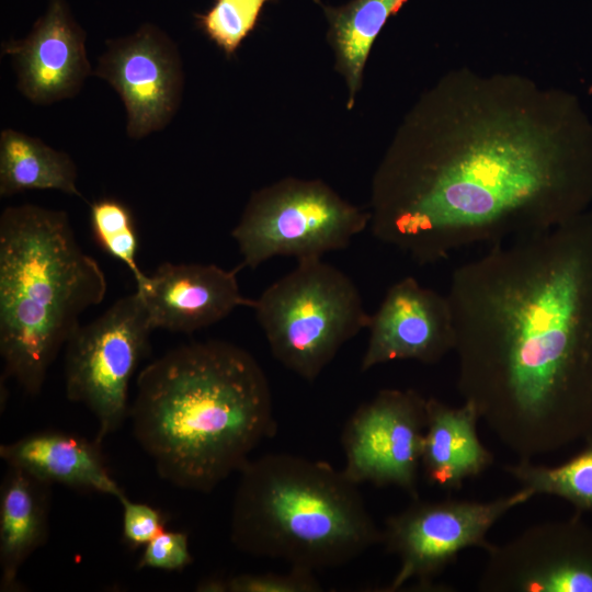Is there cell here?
<instances>
[{"instance_id": "obj_8", "label": "cell", "mask_w": 592, "mask_h": 592, "mask_svg": "<svg viewBox=\"0 0 592 592\" xmlns=\"http://www.w3.org/2000/svg\"><path fill=\"white\" fill-rule=\"evenodd\" d=\"M152 330L135 292L80 325L65 345L66 397L95 417L100 444L129 415V382L149 353Z\"/></svg>"}, {"instance_id": "obj_11", "label": "cell", "mask_w": 592, "mask_h": 592, "mask_svg": "<svg viewBox=\"0 0 592 592\" xmlns=\"http://www.w3.org/2000/svg\"><path fill=\"white\" fill-rule=\"evenodd\" d=\"M481 592H592V528L578 516L532 525L491 544Z\"/></svg>"}, {"instance_id": "obj_20", "label": "cell", "mask_w": 592, "mask_h": 592, "mask_svg": "<svg viewBox=\"0 0 592 592\" xmlns=\"http://www.w3.org/2000/svg\"><path fill=\"white\" fill-rule=\"evenodd\" d=\"M57 190L81 196L71 158L41 139L8 128L0 135V195Z\"/></svg>"}, {"instance_id": "obj_26", "label": "cell", "mask_w": 592, "mask_h": 592, "mask_svg": "<svg viewBox=\"0 0 592 592\" xmlns=\"http://www.w3.org/2000/svg\"><path fill=\"white\" fill-rule=\"evenodd\" d=\"M118 501L123 508V538L127 545L134 548L146 546L164 530V516L160 510L130 501L126 494Z\"/></svg>"}, {"instance_id": "obj_16", "label": "cell", "mask_w": 592, "mask_h": 592, "mask_svg": "<svg viewBox=\"0 0 592 592\" xmlns=\"http://www.w3.org/2000/svg\"><path fill=\"white\" fill-rule=\"evenodd\" d=\"M99 442L77 434L44 430L2 444L0 457L46 483L115 497L125 496L112 477Z\"/></svg>"}, {"instance_id": "obj_4", "label": "cell", "mask_w": 592, "mask_h": 592, "mask_svg": "<svg viewBox=\"0 0 592 592\" xmlns=\"http://www.w3.org/2000/svg\"><path fill=\"white\" fill-rule=\"evenodd\" d=\"M107 289L67 213L24 204L0 216V354L5 376L36 396L80 315Z\"/></svg>"}, {"instance_id": "obj_6", "label": "cell", "mask_w": 592, "mask_h": 592, "mask_svg": "<svg viewBox=\"0 0 592 592\" xmlns=\"http://www.w3.org/2000/svg\"><path fill=\"white\" fill-rule=\"evenodd\" d=\"M252 309L274 358L309 383L371 319L354 282L321 258L297 261Z\"/></svg>"}, {"instance_id": "obj_18", "label": "cell", "mask_w": 592, "mask_h": 592, "mask_svg": "<svg viewBox=\"0 0 592 592\" xmlns=\"http://www.w3.org/2000/svg\"><path fill=\"white\" fill-rule=\"evenodd\" d=\"M50 487L24 470L9 467L0 487V590L15 591L30 556L49 536Z\"/></svg>"}, {"instance_id": "obj_14", "label": "cell", "mask_w": 592, "mask_h": 592, "mask_svg": "<svg viewBox=\"0 0 592 592\" xmlns=\"http://www.w3.org/2000/svg\"><path fill=\"white\" fill-rule=\"evenodd\" d=\"M240 266L164 262L136 283L152 329L193 333L219 322L238 307L253 308L237 280Z\"/></svg>"}, {"instance_id": "obj_13", "label": "cell", "mask_w": 592, "mask_h": 592, "mask_svg": "<svg viewBox=\"0 0 592 592\" xmlns=\"http://www.w3.org/2000/svg\"><path fill=\"white\" fill-rule=\"evenodd\" d=\"M361 361L367 372L392 361L435 364L454 351L455 330L447 295L407 276L391 285L371 315Z\"/></svg>"}, {"instance_id": "obj_3", "label": "cell", "mask_w": 592, "mask_h": 592, "mask_svg": "<svg viewBox=\"0 0 592 592\" xmlns=\"http://www.w3.org/2000/svg\"><path fill=\"white\" fill-rule=\"evenodd\" d=\"M133 433L171 485L208 493L276 433L261 365L223 340L168 351L138 375L129 409Z\"/></svg>"}, {"instance_id": "obj_10", "label": "cell", "mask_w": 592, "mask_h": 592, "mask_svg": "<svg viewBox=\"0 0 592 592\" xmlns=\"http://www.w3.org/2000/svg\"><path fill=\"white\" fill-rule=\"evenodd\" d=\"M425 426L426 398L413 389H382L343 428L344 474L356 485L395 486L419 498Z\"/></svg>"}, {"instance_id": "obj_24", "label": "cell", "mask_w": 592, "mask_h": 592, "mask_svg": "<svg viewBox=\"0 0 592 592\" xmlns=\"http://www.w3.org/2000/svg\"><path fill=\"white\" fill-rule=\"evenodd\" d=\"M226 592H318L315 571L289 567L285 573H241L225 578Z\"/></svg>"}, {"instance_id": "obj_19", "label": "cell", "mask_w": 592, "mask_h": 592, "mask_svg": "<svg viewBox=\"0 0 592 592\" xmlns=\"http://www.w3.org/2000/svg\"><path fill=\"white\" fill-rule=\"evenodd\" d=\"M315 1L326 18L327 42L334 54V68L346 86V109L352 110L377 36L409 0H350L341 5Z\"/></svg>"}, {"instance_id": "obj_7", "label": "cell", "mask_w": 592, "mask_h": 592, "mask_svg": "<svg viewBox=\"0 0 592 592\" xmlns=\"http://www.w3.org/2000/svg\"><path fill=\"white\" fill-rule=\"evenodd\" d=\"M368 225V209L322 180L287 177L251 194L231 237L240 267L254 270L275 257L303 261L345 249Z\"/></svg>"}, {"instance_id": "obj_2", "label": "cell", "mask_w": 592, "mask_h": 592, "mask_svg": "<svg viewBox=\"0 0 592 592\" xmlns=\"http://www.w3.org/2000/svg\"><path fill=\"white\" fill-rule=\"evenodd\" d=\"M457 389L519 459L592 435V212L452 275Z\"/></svg>"}, {"instance_id": "obj_15", "label": "cell", "mask_w": 592, "mask_h": 592, "mask_svg": "<svg viewBox=\"0 0 592 592\" xmlns=\"http://www.w3.org/2000/svg\"><path fill=\"white\" fill-rule=\"evenodd\" d=\"M84 31L66 0H48L47 8L22 39L2 44L18 75L20 91L37 104L73 96L90 73Z\"/></svg>"}, {"instance_id": "obj_9", "label": "cell", "mask_w": 592, "mask_h": 592, "mask_svg": "<svg viewBox=\"0 0 592 592\" xmlns=\"http://www.w3.org/2000/svg\"><path fill=\"white\" fill-rule=\"evenodd\" d=\"M534 493L526 488L491 501L447 498L413 499L412 503L385 521L382 543L399 559V568L384 591H398L409 581L417 588H439L433 580L458 554L478 547L485 551L491 543L487 535L512 509L527 502Z\"/></svg>"}, {"instance_id": "obj_17", "label": "cell", "mask_w": 592, "mask_h": 592, "mask_svg": "<svg viewBox=\"0 0 592 592\" xmlns=\"http://www.w3.org/2000/svg\"><path fill=\"white\" fill-rule=\"evenodd\" d=\"M480 420L476 408L464 401L453 408L426 398V426L421 468L430 485L459 490L466 479L479 476L493 463V454L477 434Z\"/></svg>"}, {"instance_id": "obj_25", "label": "cell", "mask_w": 592, "mask_h": 592, "mask_svg": "<svg viewBox=\"0 0 592 592\" xmlns=\"http://www.w3.org/2000/svg\"><path fill=\"white\" fill-rule=\"evenodd\" d=\"M192 561L187 535L163 530L145 546L137 569L182 571Z\"/></svg>"}, {"instance_id": "obj_12", "label": "cell", "mask_w": 592, "mask_h": 592, "mask_svg": "<svg viewBox=\"0 0 592 592\" xmlns=\"http://www.w3.org/2000/svg\"><path fill=\"white\" fill-rule=\"evenodd\" d=\"M94 73L106 80L124 102L129 137L163 128L174 115L183 73L177 47L153 24H143L126 37L107 41Z\"/></svg>"}, {"instance_id": "obj_27", "label": "cell", "mask_w": 592, "mask_h": 592, "mask_svg": "<svg viewBox=\"0 0 592 592\" xmlns=\"http://www.w3.org/2000/svg\"><path fill=\"white\" fill-rule=\"evenodd\" d=\"M196 591L202 592H226L225 578L213 577L200 581Z\"/></svg>"}, {"instance_id": "obj_23", "label": "cell", "mask_w": 592, "mask_h": 592, "mask_svg": "<svg viewBox=\"0 0 592 592\" xmlns=\"http://www.w3.org/2000/svg\"><path fill=\"white\" fill-rule=\"evenodd\" d=\"M267 1L215 0L207 11L195 15L196 22L206 36L231 57L254 29Z\"/></svg>"}, {"instance_id": "obj_21", "label": "cell", "mask_w": 592, "mask_h": 592, "mask_svg": "<svg viewBox=\"0 0 592 592\" xmlns=\"http://www.w3.org/2000/svg\"><path fill=\"white\" fill-rule=\"evenodd\" d=\"M584 442L578 454L560 465L545 466L534 464L532 459H519L504 465L503 469L534 496L557 497L572 504L578 512L592 514V435Z\"/></svg>"}, {"instance_id": "obj_22", "label": "cell", "mask_w": 592, "mask_h": 592, "mask_svg": "<svg viewBox=\"0 0 592 592\" xmlns=\"http://www.w3.org/2000/svg\"><path fill=\"white\" fill-rule=\"evenodd\" d=\"M94 239L110 255L124 263L135 282L146 275L137 263L138 235L129 208L114 198H102L90 206Z\"/></svg>"}, {"instance_id": "obj_1", "label": "cell", "mask_w": 592, "mask_h": 592, "mask_svg": "<svg viewBox=\"0 0 592 592\" xmlns=\"http://www.w3.org/2000/svg\"><path fill=\"white\" fill-rule=\"evenodd\" d=\"M592 200V126L568 93L458 68L422 92L372 179L369 229L418 264L555 228Z\"/></svg>"}, {"instance_id": "obj_5", "label": "cell", "mask_w": 592, "mask_h": 592, "mask_svg": "<svg viewBox=\"0 0 592 592\" xmlns=\"http://www.w3.org/2000/svg\"><path fill=\"white\" fill-rule=\"evenodd\" d=\"M232 499L230 540L243 554L317 571L382 543L365 501L331 464L288 453L249 459Z\"/></svg>"}]
</instances>
